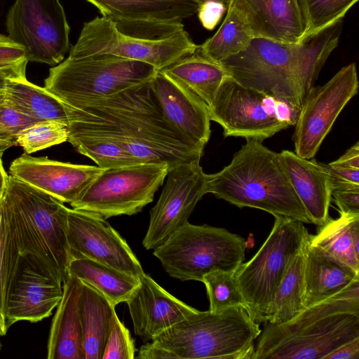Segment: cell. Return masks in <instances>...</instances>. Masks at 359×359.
Returning <instances> with one entry per match:
<instances>
[{"mask_svg":"<svg viewBox=\"0 0 359 359\" xmlns=\"http://www.w3.org/2000/svg\"><path fill=\"white\" fill-rule=\"evenodd\" d=\"M359 337L347 341L328 354L325 359H358Z\"/></svg>","mask_w":359,"mask_h":359,"instance_id":"obj_45","label":"cell"},{"mask_svg":"<svg viewBox=\"0 0 359 359\" xmlns=\"http://www.w3.org/2000/svg\"><path fill=\"white\" fill-rule=\"evenodd\" d=\"M331 195L339 214L359 215V187L334 189Z\"/></svg>","mask_w":359,"mask_h":359,"instance_id":"obj_43","label":"cell"},{"mask_svg":"<svg viewBox=\"0 0 359 359\" xmlns=\"http://www.w3.org/2000/svg\"><path fill=\"white\" fill-rule=\"evenodd\" d=\"M96 165H78L24 154L9 167V175L62 203L77 200L104 170Z\"/></svg>","mask_w":359,"mask_h":359,"instance_id":"obj_17","label":"cell"},{"mask_svg":"<svg viewBox=\"0 0 359 359\" xmlns=\"http://www.w3.org/2000/svg\"><path fill=\"white\" fill-rule=\"evenodd\" d=\"M8 327L7 326L6 318L0 312V334L4 336L6 334Z\"/></svg>","mask_w":359,"mask_h":359,"instance_id":"obj_49","label":"cell"},{"mask_svg":"<svg viewBox=\"0 0 359 359\" xmlns=\"http://www.w3.org/2000/svg\"><path fill=\"white\" fill-rule=\"evenodd\" d=\"M208 109L210 120L222 127L225 137L261 142L295 126L300 111L273 96L239 83L229 75L219 86Z\"/></svg>","mask_w":359,"mask_h":359,"instance_id":"obj_10","label":"cell"},{"mask_svg":"<svg viewBox=\"0 0 359 359\" xmlns=\"http://www.w3.org/2000/svg\"><path fill=\"white\" fill-rule=\"evenodd\" d=\"M261 333L242 306L187 316L142 346V359H251Z\"/></svg>","mask_w":359,"mask_h":359,"instance_id":"obj_5","label":"cell"},{"mask_svg":"<svg viewBox=\"0 0 359 359\" xmlns=\"http://www.w3.org/2000/svg\"><path fill=\"white\" fill-rule=\"evenodd\" d=\"M208 193L238 208H257L274 217L310 223L284 171L279 154L259 140L246 139L228 165L207 175Z\"/></svg>","mask_w":359,"mask_h":359,"instance_id":"obj_4","label":"cell"},{"mask_svg":"<svg viewBox=\"0 0 359 359\" xmlns=\"http://www.w3.org/2000/svg\"><path fill=\"white\" fill-rule=\"evenodd\" d=\"M156 71L146 62L110 54L67 57L50 69L44 87L76 107L149 81Z\"/></svg>","mask_w":359,"mask_h":359,"instance_id":"obj_7","label":"cell"},{"mask_svg":"<svg viewBox=\"0 0 359 359\" xmlns=\"http://www.w3.org/2000/svg\"><path fill=\"white\" fill-rule=\"evenodd\" d=\"M149 83L165 118L188 140L203 149L211 133L208 106L161 70L156 71Z\"/></svg>","mask_w":359,"mask_h":359,"instance_id":"obj_20","label":"cell"},{"mask_svg":"<svg viewBox=\"0 0 359 359\" xmlns=\"http://www.w3.org/2000/svg\"><path fill=\"white\" fill-rule=\"evenodd\" d=\"M113 21L182 22L198 12L193 0H86Z\"/></svg>","mask_w":359,"mask_h":359,"instance_id":"obj_25","label":"cell"},{"mask_svg":"<svg viewBox=\"0 0 359 359\" xmlns=\"http://www.w3.org/2000/svg\"><path fill=\"white\" fill-rule=\"evenodd\" d=\"M161 71L184 85L208 106L210 105L219 86L228 76L220 64L196 51L181 57Z\"/></svg>","mask_w":359,"mask_h":359,"instance_id":"obj_28","label":"cell"},{"mask_svg":"<svg viewBox=\"0 0 359 359\" xmlns=\"http://www.w3.org/2000/svg\"><path fill=\"white\" fill-rule=\"evenodd\" d=\"M4 102L41 121H56L69 123V105L45 87L29 82L25 75L8 79Z\"/></svg>","mask_w":359,"mask_h":359,"instance_id":"obj_27","label":"cell"},{"mask_svg":"<svg viewBox=\"0 0 359 359\" xmlns=\"http://www.w3.org/2000/svg\"><path fill=\"white\" fill-rule=\"evenodd\" d=\"M27 62L18 66L0 70V102L4 101V96L6 83L8 79L25 75Z\"/></svg>","mask_w":359,"mask_h":359,"instance_id":"obj_47","label":"cell"},{"mask_svg":"<svg viewBox=\"0 0 359 359\" xmlns=\"http://www.w3.org/2000/svg\"><path fill=\"white\" fill-rule=\"evenodd\" d=\"M284 171L302 203L310 223L319 226L330 218L328 215L332 190L327 177L315 159H306L294 152L279 153Z\"/></svg>","mask_w":359,"mask_h":359,"instance_id":"obj_22","label":"cell"},{"mask_svg":"<svg viewBox=\"0 0 359 359\" xmlns=\"http://www.w3.org/2000/svg\"><path fill=\"white\" fill-rule=\"evenodd\" d=\"M230 6L243 15L254 38L304 42L306 27L299 0H232Z\"/></svg>","mask_w":359,"mask_h":359,"instance_id":"obj_21","label":"cell"},{"mask_svg":"<svg viewBox=\"0 0 359 359\" xmlns=\"http://www.w3.org/2000/svg\"><path fill=\"white\" fill-rule=\"evenodd\" d=\"M341 21L302 43L253 38L239 53L220 65L239 83L301 110L304 100L332 50Z\"/></svg>","mask_w":359,"mask_h":359,"instance_id":"obj_2","label":"cell"},{"mask_svg":"<svg viewBox=\"0 0 359 359\" xmlns=\"http://www.w3.org/2000/svg\"><path fill=\"white\" fill-rule=\"evenodd\" d=\"M8 36L28 62L55 65L69 49V26L60 0H15L6 19Z\"/></svg>","mask_w":359,"mask_h":359,"instance_id":"obj_13","label":"cell"},{"mask_svg":"<svg viewBox=\"0 0 359 359\" xmlns=\"http://www.w3.org/2000/svg\"><path fill=\"white\" fill-rule=\"evenodd\" d=\"M210 302V311H219L226 309L242 306L245 300L235 278V273L216 270L203 276Z\"/></svg>","mask_w":359,"mask_h":359,"instance_id":"obj_35","label":"cell"},{"mask_svg":"<svg viewBox=\"0 0 359 359\" xmlns=\"http://www.w3.org/2000/svg\"><path fill=\"white\" fill-rule=\"evenodd\" d=\"M71 144L79 153L90 158L104 169L139 163L123 148L106 140H83L73 142Z\"/></svg>","mask_w":359,"mask_h":359,"instance_id":"obj_37","label":"cell"},{"mask_svg":"<svg viewBox=\"0 0 359 359\" xmlns=\"http://www.w3.org/2000/svg\"><path fill=\"white\" fill-rule=\"evenodd\" d=\"M1 335L0 334V337H1ZM1 340H0V351H1Z\"/></svg>","mask_w":359,"mask_h":359,"instance_id":"obj_52","label":"cell"},{"mask_svg":"<svg viewBox=\"0 0 359 359\" xmlns=\"http://www.w3.org/2000/svg\"><path fill=\"white\" fill-rule=\"evenodd\" d=\"M3 203L21 256L63 283L71 262L67 208L62 201L8 176Z\"/></svg>","mask_w":359,"mask_h":359,"instance_id":"obj_6","label":"cell"},{"mask_svg":"<svg viewBox=\"0 0 359 359\" xmlns=\"http://www.w3.org/2000/svg\"><path fill=\"white\" fill-rule=\"evenodd\" d=\"M358 0H299L304 20V42L341 21Z\"/></svg>","mask_w":359,"mask_h":359,"instance_id":"obj_34","label":"cell"},{"mask_svg":"<svg viewBox=\"0 0 359 359\" xmlns=\"http://www.w3.org/2000/svg\"><path fill=\"white\" fill-rule=\"evenodd\" d=\"M67 238L71 261L95 260L135 278L144 272L126 240L95 213L68 208Z\"/></svg>","mask_w":359,"mask_h":359,"instance_id":"obj_16","label":"cell"},{"mask_svg":"<svg viewBox=\"0 0 359 359\" xmlns=\"http://www.w3.org/2000/svg\"><path fill=\"white\" fill-rule=\"evenodd\" d=\"M8 148H9L8 146L3 145V144H0V151H5Z\"/></svg>","mask_w":359,"mask_h":359,"instance_id":"obj_51","label":"cell"},{"mask_svg":"<svg viewBox=\"0 0 359 359\" xmlns=\"http://www.w3.org/2000/svg\"><path fill=\"white\" fill-rule=\"evenodd\" d=\"M193 1H194L196 3H197L199 6L203 3H205L206 1H209L219 2V3L222 4L226 7V11H227L232 0H193Z\"/></svg>","mask_w":359,"mask_h":359,"instance_id":"obj_50","label":"cell"},{"mask_svg":"<svg viewBox=\"0 0 359 359\" xmlns=\"http://www.w3.org/2000/svg\"><path fill=\"white\" fill-rule=\"evenodd\" d=\"M304 276V255L302 245L287 266L277 290L268 323L276 324L288 321L305 309L303 302Z\"/></svg>","mask_w":359,"mask_h":359,"instance_id":"obj_31","label":"cell"},{"mask_svg":"<svg viewBox=\"0 0 359 359\" xmlns=\"http://www.w3.org/2000/svg\"><path fill=\"white\" fill-rule=\"evenodd\" d=\"M113 22L119 32L144 39H164L184 30V25L182 22L126 21Z\"/></svg>","mask_w":359,"mask_h":359,"instance_id":"obj_39","label":"cell"},{"mask_svg":"<svg viewBox=\"0 0 359 359\" xmlns=\"http://www.w3.org/2000/svg\"></svg>","mask_w":359,"mask_h":359,"instance_id":"obj_53","label":"cell"},{"mask_svg":"<svg viewBox=\"0 0 359 359\" xmlns=\"http://www.w3.org/2000/svg\"><path fill=\"white\" fill-rule=\"evenodd\" d=\"M135 351L134 341L130 332L115 312L102 359H133L135 358Z\"/></svg>","mask_w":359,"mask_h":359,"instance_id":"obj_40","label":"cell"},{"mask_svg":"<svg viewBox=\"0 0 359 359\" xmlns=\"http://www.w3.org/2000/svg\"><path fill=\"white\" fill-rule=\"evenodd\" d=\"M4 152V151H0V200L3 198L6 191L9 176L6 172L2 162Z\"/></svg>","mask_w":359,"mask_h":359,"instance_id":"obj_48","label":"cell"},{"mask_svg":"<svg viewBox=\"0 0 359 359\" xmlns=\"http://www.w3.org/2000/svg\"><path fill=\"white\" fill-rule=\"evenodd\" d=\"M331 163L334 165L359 169V142H357L341 156Z\"/></svg>","mask_w":359,"mask_h":359,"instance_id":"obj_46","label":"cell"},{"mask_svg":"<svg viewBox=\"0 0 359 359\" xmlns=\"http://www.w3.org/2000/svg\"><path fill=\"white\" fill-rule=\"evenodd\" d=\"M68 275L91 285L115 306L126 302L138 284V278L89 259L70 262Z\"/></svg>","mask_w":359,"mask_h":359,"instance_id":"obj_29","label":"cell"},{"mask_svg":"<svg viewBox=\"0 0 359 359\" xmlns=\"http://www.w3.org/2000/svg\"><path fill=\"white\" fill-rule=\"evenodd\" d=\"M149 81L76 107L69 105L67 141L106 140L139 163H165L168 169L200 160L203 149L165 118Z\"/></svg>","mask_w":359,"mask_h":359,"instance_id":"obj_1","label":"cell"},{"mask_svg":"<svg viewBox=\"0 0 359 359\" xmlns=\"http://www.w3.org/2000/svg\"><path fill=\"white\" fill-rule=\"evenodd\" d=\"M168 168L165 163H138L104 169L70 205L105 219L137 214L153 201Z\"/></svg>","mask_w":359,"mask_h":359,"instance_id":"obj_11","label":"cell"},{"mask_svg":"<svg viewBox=\"0 0 359 359\" xmlns=\"http://www.w3.org/2000/svg\"><path fill=\"white\" fill-rule=\"evenodd\" d=\"M226 11L219 29L196 50L198 54L219 64L243 51L254 38L246 19L240 11L231 6Z\"/></svg>","mask_w":359,"mask_h":359,"instance_id":"obj_30","label":"cell"},{"mask_svg":"<svg viewBox=\"0 0 359 359\" xmlns=\"http://www.w3.org/2000/svg\"><path fill=\"white\" fill-rule=\"evenodd\" d=\"M28 256H21L10 291L6 313L7 326L18 321L36 323L50 316L63 294V286Z\"/></svg>","mask_w":359,"mask_h":359,"instance_id":"obj_18","label":"cell"},{"mask_svg":"<svg viewBox=\"0 0 359 359\" xmlns=\"http://www.w3.org/2000/svg\"><path fill=\"white\" fill-rule=\"evenodd\" d=\"M303 250L305 308L328 299L359 280V273L313 245L310 233L304 241Z\"/></svg>","mask_w":359,"mask_h":359,"instance_id":"obj_23","label":"cell"},{"mask_svg":"<svg viewBox=\"0 0 359 359\" xmlns=\"http://www.w3.org/2000/svg\"><path fill=\"white\" fill-rule=\"evenodd\" d=\"M359 337V280L288 321L266 323L251 359H325Z\"/></svg>","mask_w":359,"mask_h":359,"instance_id":"obj_3","label":"cell"},{"mask_svg":"<svg viewBox=\"0 0 359 359\" xmlns=\"http://www.w3.org/2000/svg\"><path fill=\"white\" fill-rule=\"evenodd\" d=\"M53 318L47 346L48 359H84L80 317L81 281L69 275Z\"/></svg>","mask_w":359,"mask_h":359,"instance_id":"obj_24","label":"cell"},{"mask_svg":"<svg viewBox=\"0 0 359 359\" xmlns=\"http://www.w3.org/2000/svg\"><path fill=\"white\" fill-rule=\"evenodd\" d=\"M161 196L150 211V220L142 245L154 250L188 222L197 203L206 194L207 174L200 160L168 169Z\"/></svg>","mask_w":359,"mask_h":359,"instance_id":"obj_15","label":"cell"},{"mask_svg":"<svg viewBox=\"0 0 359 359\" xmlns=\"http://www.w3.org/2000/svg\"><path fill=\"white\" fill-rule=\"evenodd\" d=\"M325 173L331 190L359 187V169L318 162Z\"/></svg>","mask_w":359,"mask_h":359,"instance_id":"obj_41","label":"cell"},{"mask_svg":"<svg viewBox=\"0 0 359 359\" xmlns=\"http://www.w3.org/2000/svg\"><path fill=\"white\" fill-rule=\"evenodd\" d=\"M274 217L273 228L262 247L235 273L245 300V309L258 323L269 322L287 266L309 233L301 221L281 216Z\"/></svg>","mask_w":359,"mask_h":359,"instance_id":"obj_9","label":"cell"},{"mask_svg":"<svg viewBox=\"0 0 359 359\" xmlns=\"http://www.w3.org/2000/svg\"><path fill=\"white\" fill-rule=\"evenodd\" d=\"M357 215L340 214L339 218H330L318 226L315 235L310 234L311 242L321 250L359 273V253L354 248L351 222Z\"/></svg>","mask_w":359,"mask_h":359,"instance_id":"obj_32","label":"cell"},{"mask_svg":"<svg viewBox=\"0 0 359 359\" xmlns=\"http://www.w3.org/2000/svg\"><path fill=\"white\" fill-rule=\"evenodd\" d=\"M245 239L225 229L189 222L154 250L165 271L180 280L202 282L219 270L236 273L245 259Z\"/></svg>","mask_w":359,"mask_h":359,"instance_id":"obj_8","label":"cell"},{"mask_svg":"<svg viewBox=\"0 0 359 359\" xmlns=\"http://www.w3.org/2000/svg\"><path fill=\"white\" fill-rule=\"evenodd\" d=\"M28 62L25 48L8 36L0 34V70Z\"/></svg>","mask_w":359,"mask_h":359,"instance_id":"obj_42","label":"cell"},{"mask_svg":"<svg viewBox=\"0 0 359 359\" xmlns=\"http://www.w3.org/2000/svg\"><path fill=\"white\" fill-rule=\"evenodd\" d=\"M137 278L138 284L126 302L135 333L144 341L153 340L197 310L168 292L144 272Z\"/></svg>","mask_w":359,"mask_h":359,"instance_id":"obj_19","label":"cell"},{"mask_svg":"<svg viewBox=\"0 0 359 359\" xmlns=\"http://www.w3.org/2000/svg\"><path fill=\"white\" fill-rule=\"evenodd\" d=\"M198 46L184 29L161 39H144L119 32L114 23L104 18L85 22L69 57L110 54L146 62L156 70L194 53Z\"/></svg>","mask_w":359,"mask_h":359,"instance_id":"obj_12","label":"cell"},{"mask_svg":"<svg viewBox=\"0 0 359 359\" xmlns=\"http://www.w3.org/2000/svg\"><path fill=\"white\" fill-rule=\"evenodd\" d=\"M358 90L355 63L341 68L325 84L310 89L294 126L297 155L306 159L316 156L339 114Z\"/></svg>","mask_w":359,"mask_h":359,"instance_id":"obj_14","label":"cell"},{"mask_svg":"<svg viewBox=\"0 0 359 359\" xmlns=\"http://www.w3.org/2000/svg\"><path fill=\"white\" fill-rule=\"evenodd\" d=\"M225 11L226 8L222 4L209 1L200 5L197 13L203 27L212 30L218 24Z\"/></svg>","mask_w":359,"mask_h":359,"instance_id":"obj_44","label":"cell"},{"mask_svg":"<svg viewBox=\"0 0 359 359\" xmlns=\"http://www.w3.org/2000/svg\"><path fill=\"white\" fill-rule=\"evenodd\" d=\"M41 121L27 116L4 101L0 102V144L8 147L16 145L20 133L32 125Z\"/></svg>","mask_w":359,"mask_h":359,"instance_id":"obj_38","label":"cell"},{"mask_svg":"<svg viewBox=\"0 0 359 359\" xmlns=\"http://www.w3.org/2000/svg\"><path fill=\"white\" fill-rule=\"evenodd\" d=\"M81 284L79 308L84 359H102L115 306L91 285Z\"/></svg>","mask_w":359,"mask_h":359,"instance_id":"obj_26","label":"cell"},{"mask_svg":"<svg viewBox=\"0 0 359 359\" xmlns=\"http://www.w3.org/2000/svg\"><path fill=\"white\" fill-rule=\"evenodd\" d=\"M68 125L56 121H39L24 130L16 141L25 154H30L68 140Z\"/></svg>","mask_w":359,"mask_h":359,"instance_id":"obj_36","label":"cell"},{"mask_svg":"<svg viewBox=\"0 0 359 359\" xmlns=\"http://www.w3.org/2000/svg\"><path fill=\"white\" fill-rule=\"evenodd\" d=\"M20 258L2 198L0 200V312L5 318L8 295L18 271Z\"/></svg>","mask_w":359,"mask_h":359,"instance_id":"obj_33","label":"cell"}]
</instances>
